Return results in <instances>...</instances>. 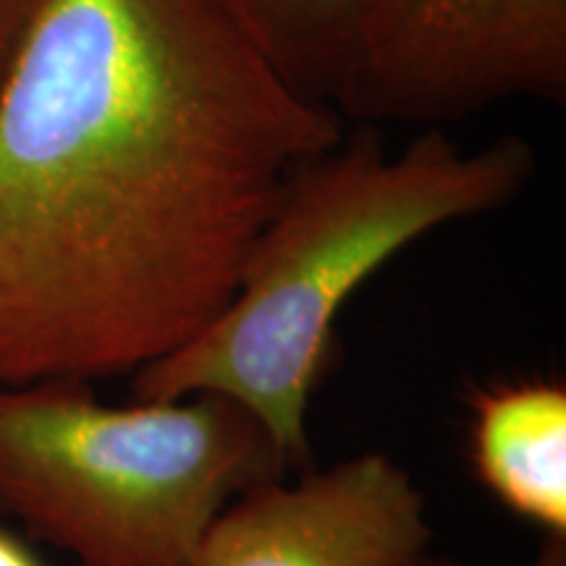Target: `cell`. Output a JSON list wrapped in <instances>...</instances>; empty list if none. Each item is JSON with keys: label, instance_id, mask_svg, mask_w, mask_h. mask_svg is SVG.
<instances>
[{"label": "cell", "instance_id": "cell-1", "mask_svg": "<svg viewBox=\"0 0 566 566\" xmlns=\"http://www.w3.org/2000/svg\"><path fill=\"white\" fill-rule=\"evenodd\" d=\"M344 132L216 0H32L0 76V386L187 346Z\"/></svg>", "mask_w": 566, "mask_h": 566}, {"label": "cell", "instance_id": "cell-2", "mask_svg": "<svg viewBox=\"0 0 566 566\" xmlns=\"http://www.w3.org/2000/svg\"><path fill=\"white\" fill-rule=\"evenodd\" d=\"M535 171V147L516 134L470 150L446 129H422L391 153L378 126L346 124L331 150L292 174L223 313L132 375V399L221 394L302 467L310 401L346 302L428 233L506 208Z\"/></svg>", "mask_w": 566, "mask_h": 566}, {"label": "cell", "instance_id": "cell-3", "mask_svg": "<svg viewBox=\"0 0 566 566\" xmlns=\"http://www.w3.org/2000/svg\"><path fill=\"white\" fill-rule=\"evenodd\" d=\"M90 386H0V512L74 566H197L212 520L292 470L221 394L111 407Z\"/></svg>", "mask_w": 566, "mask_h": 566}, {"label": "cell", "instance_id": "cell-4", "mask_svg": "<svg viewBox=\"0 0 566 566\" xmlns=\"http://www.w3.org/2000/svg\"><path fill=\"white\" fill-rule=\"evenodd\" d=\"M522 97L566 101V0H378L336 111L443 129Z\"/></svg>", "mask_w": 566, "mask_h": 566}, {"label": "cell", "instance_id": "cell-5", "mask_svg": "<svg viewBox=\"0 0 566 566\" xmlns=\"http://www.w3.org/2000/svg\"><path fill=\"white\" fill-rule=\"evenodd\" d=\"M430 537L405 467L359 454L233 499L205 533L197 566H415Z\"/></svg>", "mask_w": 566, "mask_h": 566}, {"label": "cell", "instance_id": "cell-6", "mask_svg": "<svg viewBox=\"0 0 566 566\" xmlns=\"http://www.w3.org/2000/svg\"><path fill=\"white\" fill-rule=\"evenodd\" d=\"M470 459L509 512L566 541V386L514 378L470 394Z\"/></svg>", "mask_w": 566, "mask_h": 566}, {"label": "cell", "instance_id": "cell-7", "mask_svg": "<svg viewBox=\"0 0 566 566\" xmlns=\"http://www.w3.org/2000/svg\"><path fill=\"white\" fill-rule=\"evenodd\" d=\"M296 92L336 108L378 0H216Z\"/></svg>", "mask_w": 566, "mask_h": 566}, {"label": "cell", "instance_id": "cell-8", "mask_svg": "<svg viewBox=\"0 0 566 566\" xmlns=\"http://www.w3.org/2000/svg\"><path fill=\"white\" fill-rule=\"evenodd\" d=\"M32 0H0V76L9 66L13 48L30 13Z\"/></svg>", "mask_w": 566, "mask_h": 566}, {"label": "cell", "instance_id": "cell-9", "mask_svg": "<svg viewBox=\"0 0 566 566\" xmlns=\"http://www.w3.org/2000/svg\"><path fill=\"white\" fill-rule=\"evenodd\" d=\"M0 566H45L42 558L21 541L19 535H13L11 530L0 527Z\"/></svg>", "mask_w": 566, "mask_h": 566}, {"label": "cell", "instance_id": "cell-10", "mask_svg": "<svg viewBox=\"0 0 566 566\" xmlns=\"http://www.w3.org/2000/svg\"><path fill=\"white\" fill-rule=\"evenodd\" d=\"M530 566H566V541H562V537H546V543H543Z\"/></svg>", "mask_w": 566, "mask_h": 566}, {"label": "cell", "instance_id": "cell-11", "mask_svg": "<svg viewBox=\"0 0 566 566\" xmlns=\"http://www.w3.org/2000/svg\"><path fill=\"white\" fill-rule=\"evenodd\" d=\"M415 566H451V564H446V562H430V558H428V556H424V558H422V562H417Z\"/></svg>", "mask_w": 566, "mask_h": 566}]
</instances>
